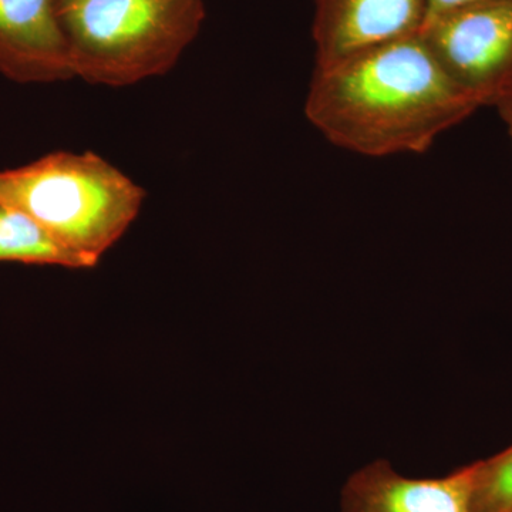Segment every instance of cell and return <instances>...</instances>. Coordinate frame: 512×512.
I'll list each match as a JSON object with an SVG mask.
<instances>
[{"label": "cell", "instance_id": "9c48e42d", "mask_svg": "<svg viewBox=\"0 0 512 512\" xmlns=\"http://www.w3.org/2000/svg\"><path fill=\"white\" fill-rule=\"evenodd\" d=\"M473 464L476 512H512V446Z\"/></svg>", "mask_w": 512, "mask_h": 512}, {"label": "cell", "instance_id": "277c9868", "mask_svg": "<svg viewBox=\"0 0 512 512\" xmlns=\"http://www.w3.org/2000/svg\"><path fill=\"white\" fill-rule=\"evenodd\" d=\"M421 37L478 107L512 89V0H477L431 16Z\"/></svg>", "mask_w": 512, "mask_h": 512}, {"label": "cell", "instance_id": "3957f363", "mask_svg": "<svg viewBox=\"0 0 512 512\" xmlns=\"http://www.w3.org/2000/svg\"><path fill=\"white\" fill-rule=\"evenodd\" d=\"M73 77L123 87L170 72L200 33L205 0H57Z\"/></svg>", "mask_w": 512, "mask_h": 512}, {"label": "cell", "instance_id": "8992f818", "mask_svg": "<svg viewBox=\"0 0 512 512\" xmlns=\"http://www.w3.org/2000/svg\"><path fill=\"white\" fill-rule=\"evenodd\" d=\"M339 512H476L474 464L446 477L410 478L387 460L373 461L346 480Z\"/></svg>", "mask_w": 512, "mask_h": 512}, {"label": "cell", "instance_id": "5b68a950", "mask_svg": "<svg viewBox=\"0 0 512 512\" xmlns=\"http://www.w3.org/2000/svg\"><path fill=\"white\" fill-rule=\"evenodd\" d=\"M429 15V0H315L316 67L420 35Z\"/></svg>", "mask_w": 512, "mask_h": 512}, {"label": "cell", "instance_id": "6da1fadb", "mask_svg": "<svg viewBox=\"0 0 512 512\" xmlns=\"http://www.w3.org/2000/svg\"><path fill=\"white\" fill-rule=\"evenodd\" d=\"M480 107L421 35L315 67L305 116L333 146L365 157L423 154Z\"/></svg>", "mask_w": 512, "mask_h": 512}, {"label": "cell", "instance_id": "8fae6325", "mask_svg": "<svg viewBox=\"0 0 512 512\" xmlns=\"http://www.w3.org/2000/svg\"><path fill=\"white\" fill-rule=\"evenodd\" d=\"M430 2V15H439L441 12H446L448 9L457 8V6L466 5V3L477 2V0H429Z\"/></svg>", "mask_w": 512, "mask_h": 512}, {"label": "cell", "instance_id": "ba28073f", "mask_svg": "<svg viewBox=\"0 0 512 512\" xmlns=\"http://www.w3.org/2000/svg\"><path fill=\"white\" fill-rule=\"evenodd\" d=\"M0 262L89 269L93 264L63 247L23 212L0 205Z\"/></svg>", "mask_w": 512, "mask_h": 512}, {"label": "cell", "instance_id": "7a4b0ae2", "mask_svg": "<svg viewBox=\"0 0 512 512\" xmlns=\"http://www.w3.org/2000/svg\"><path fill=\"white\" fill-rule=\"evenodd\" d=\"M146 191L92 151L0 171V205L23 212L94 266L136 220Z\"/></svg>", "mask_w": 512, "mask_h": 512}, {"label": "cell", "instance_id": "30bf717a", "mask_svg": "<svg viewBox=\"0 0 512 512\" xmlns=\"http://www.w3.org/2000/svg\"><path fill=\"white\" fill-rule=\"evenodd\" d=\"M503 119L505 126H507L508 136H510L512 144V89L510 92L505 93L497 103L494 104Z\"/></svg>", "mask_w": 512, "mask_h": 512}, {"label": "cell", "instance_id": "52a82bcc", "mask_svg": "<svg viewBox=\"0 0 512 512\" xmlns=\"http://www.w3.org/2000/svg\"><path fill=\"white\" fill-rule=\"evenodd\" d=\"M0 74L18 83L73 79L57 0H0Z\"/></svg>", "mask_w": 512, "mask_h": 512}]
</instances>
